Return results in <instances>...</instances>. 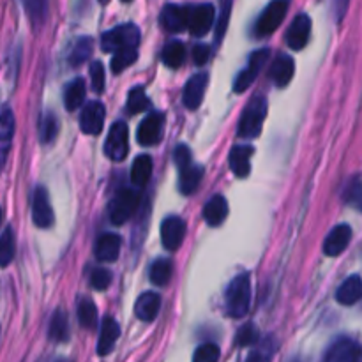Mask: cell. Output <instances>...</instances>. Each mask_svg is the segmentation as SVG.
<instances>
[{"instance_id":"6da1fadb","label":"cell","mask_w":362,"mask_h":362,"mask_svg":"<svg viewBox=\"0 0 362 362\" xmlns=\"http://www.w3.org/2000/svg\"><path fill=\"white\" fill-rule=\"evenodd\" d=\"M251 303V281L250 274L244 272V274L235 276L232 279V283L226 288L225 296V306L226 313L232 318H243L244 315L250 310Z\"/></svg>"},{"instance_id":"7a4b0ae2","label":"cell","mask_w":362,"mask_h":362,"mask_svg":"<svg viewBox=\"0 0 362 362\" xmlns=\"http://www.w3.org/2000/svg\"><path fill=\"white\" fill-rule=\"evenodd\" d=\"M265 115H267V99L264 95H257L251 99L244 108L243 117L239 120L237 133L240 138H255L260 134L264 126Z\"/></svg>"},{"instance_id":"3957f363","label":"cell","mask_w":362,"mask_h":362,"mask_svg":"<svg viewBox=\"0 0 362 362\" xmlns=\"http://www.w3.org/2000/svg\"><path fill=\"white\" fill-rule=\"evenodd\" d=\"M140 45V28L133 23L119 25L112 30L105 32L101 37V48L105 52H120L127 48H138Z\"/></svg>"},{"instance_id":"277c9868","label":"cell","mask_w":362,"mask_h":362,"mask_svg":"<svg viewBox=\"0 0 362 362\" xmlns=\"http://www.w3.org/2000/svg\"><path fill=\"white\" fill-rule=\"evenodd\" d=\"M288 6L290 0H272L265 7L264 13L260 14V18L257 20V25H255V34H257V37H267V35H271L281 25V21L285 20L286 13H288Z\"/></svg>"},{"instance_id":"5b68a950","label":"cell","mask_w":362,"mask_h":362,"mask_svg":"<svg viewBox=\"0 0 362 362\" xmlns=\"http://www.w3.org/2000/svg\"><path fill=\"white\" fill-rule=\"evenodd\" d=\"M138 202H140V197L136 191L129 189V187L120 189L110 204V221L117 226L124 225L134 214Z\"/></svg>"},{"instance_id":"8992f818","label":"cell","mask_w":362,"mask_h":362,"mask_svg":"<svg viewBox=\"0 0 362 362\" xmlns=\"http://www.w3.org/2000/svg\"><path fill=\"white\" fill-rule=\"evenodd\" d=\"M129 151V131L124 122H115L105 141V154L112 161H122Z\"/></svg>"},{"instance_id":"52a82bcc","label":"cell","mask_w":362,"mask_h":362,"mask_svg":"<svg viewBox=\"0 0 362 362\" xmlns=\"http://www.w3.org/2000/svg\"><path fill=\"white\" fill-rule=\"evenodd\" d=\"M269 55H271L269 48H262V49H258V52L251 53L247 66L244 67L243 73H240L239 76L235 78V85H233V90H235V92H246L247 88L251 87V83L257 80L258 74H260V71L264 69L265 64H267Z\"/></svg>"},{"instance_id":"ba28073f","label":"cell","mask_w":362,"mask_h":362,"mask_svg":"<svg viewBox=\"0 0 362 362\" xmlns=\"http://www.w3.org/2000/svg\"><path fill=\"white\" fill-rule=\"evenodd\" d=\"M324 362H362V346L352 338H339L324 356Z\"/></svg>"},{"instance_id":"9c48e42d","label":"cell","mask_w":362,"mask_h":362,"mask_svg":"<svg viewBox=\"0 0 362 362\" xmlns=\"http://www.w3.org/2000/svg\"><path fill=\"white\" fill-rule=\"evenodd\" d=\"M32 219L39 228H49L53 225V219H55L48 191L42 186L35 187L34 194H32Z\"/></svg>"},{"instance_id":"30bf717a","label":"cell","mask_w":362,"mask_h":362,"mask_svg":"<svg viewBox=\"0 0 362 362\" xmlns=\"http://www.w3.org/2000/svg\"><path fill=\"white\" fill-rule=\"evenodd\" d=\"M216 11L211 4H200V6L189 7V28L191 35L194 37H204L211 27L214 25Z\"/></svg>"},{"instance_id":"8fae6325","label":"cell","mask_w":362,"mask_h":362,"mask_svg":"<svg viewBox=\"0 0 362 362\" xmlns=\"http://www.w3.org/2000/svg\"><path fill=\"white\" fill-rule=\"evenodd\" d=\"M163 126H165V117L158 112H152L141 120L140 127H138V144L151 147V145L159 144L163 136Z\"/></svg>"},{"instance_id":"7c38bea8","label":"cell","mask_w":362,"mask_h":362,"mask_svg":"<svg viewBox=\"0 0 362 362\" xmlns=\"http://www.w3.org/2000/svg\"><path fill=\"white\" fill-rule=\"evenodd\" d=\"M105 105L101 101H90L83 106L80 115V129L85 134H99L105 126Z\"/></svg>"},{"instance_id":"4fadbf2b","label":"cell","mask_w":362,"mask_h":362,"mask_svg":"<svg viewBox=\"0 0 362 362\" xmlns=\"http://www.w3.org/2000/svg\"><path fill=\"white\" fill-rule=\"evenodd\" d=\"M186 237V221L179 216H168L161 225L163 246L168 251H177Z\"/></svg>"},{"instance_id":"5bb4252c","label":"cell","mask_w":362,"mask_h":362,"mask_svg":"<svg viewBox=\"0 0 362 362\" xmlns=\"http://www.w3.org/2000/svg\"><path fill=\"white\" fill-rule=\"evenodd\" d=\"M161 27L168 32H182L189 25V7L177 6V4H168L163 7L161 16Z\"/></svg>"},{"instance_id":"9a60e30c","label":"cell","mask_w":362,"mask_h":362,"mask_svg":"<svg viewBox=\"0 0 362 362\" xmlns=\"http://www.w3.org/2000/svg\"><path fill=\"white\" fill-rule=\"evenodd\" d=\"M310 34H311V18L304 13L297 14L296 20L292 21V25H290L288 30H286V45H288L292 49H296V52H299V49H303L304 46L308 45V41H310Z\"/></svg>"},{"instance_id":"2e32d148","label":"cell","mask_w":362,"mask_h":362,"mask_svg":"<svg viewBox=\"0 0 362 362\" xmlns=\"http://www.w3.org/2000/svg\"><path fill=\"white\" fill-rule=\"evenodd\" d=\"M209 76L207 73H198L194 76H191L187 80L186 87H184V105H186L187 110H197L198 106L202 105L205 95V88H207Z\"/></svg>"},{"instance_id":"e0dca14e","label":"cell","mask_w":362,"mask_h":362,"mask_svg":"<svg viewBox=\"0 0 362 362\" xmlns=\"http://www.w3.org/2000/svg\"><path fill=\"white\" fill-rule=\"evenodd\" d=\"M14 136V115L9 108L0 110V170L7 161Z\"/></svg>"},{"instance_id":"ac0fdd59","label":"cell","mask_w":362,"mask_h":362,"mask_svg":"<svg viewBox=\"0 0 362 362\" xmlns=\"http://www.w3.org/2000/svg\"><path fill=\"white\" fill-rule=\"evenodd\" d=\"M350 239H352V228L349 225H338L325 239L324 253L327 257H338L349 247Z\"/></svg>"},{"instance_id":"d6986e66","label":"cell","mask_w":362,"mask_h":362,"mask_svg":"<svg viewBox=\"0 0 362 362\" xmlns=\"http://www.w3.org/2000/svg\"><path fill=\"white\" fill-rule=\"evenodd\" d=\"M293 73H296V62H293L292 57L278 55L274 62H272L269 76L274 81L276 87H286L293 78Z\"/></svg>"},{"instance_id":"ffe728a7","label":"cell","mask_w":362,"mask_h":362,"mask_svg":"<svg viewBox=\"0 0 362 362\" xmlns=\"http://www.w3.org/2000/svg\"><path fill=\"white\" fill-rule=\"evenodd\" d=\"M161 310V297L156 292H145L138 297L134 304V313L141 322H152L158 318Z\"/></svg>"},{"instance_id":"44dd1931","label":"cell","mask_w":362,"mask_h":362,"mask_svg":"<svg viewBox=\"0 0 362 362\" xmlns=\"http://www.w3.org/2000/svg\"><path fill=\"white\" fill-rule=\"evenodd\" d=\"M94 253L99 262H105V264L115 262L120 253V237L115 233H103L95 243Z\"/></svg>"},{"instance_id":"7402d4cb","label":"cell","mask_w":362,"mask_h":362,"mask_svg":"<svg viewBox=\"0 0 362 362\" xmlns=\"http://www.w3.org/2000/svg\"><path fill=\"white\" fill-rule=\"evenodd\" d=\"M120 336V327L113 318L106 317L101 324V334H99V341H98V354L101 357L108 356L110 352L115 346L117 339Z\"/></svg>"},{"instance_id":"603a6c76","label":"cell","mask_w":362,"mask_h":362,"mask_svg":"<svg viewBox=\"0 0 362 362\" xmlns=\"http://www.w3.org/2000/svg\"><path fill=\"white\" fill-rule=\"evenodd\" d=\"M251 154H253V147L251 145H237L230 151V168L237 177H247L251 170Z\"/></svg>"},{"instance_id":"cb8c5ba5","label":"cell","mask_w":362,"mask_h":362,"mask_svg":"<svg viewBox=\"0 0 362 362\" xmlns=\"http://www.w3.org/2000/svg\"><path fill=\"white\" fill-rule=\"evenodd\" d=\"M362 299V279L361 276H350L336 292V300L343 306H352Z\"/></svg>"},{"instance_id":"d4e9b609","label":"cell","mask_w":362,"mask_h":362,"mask_svg":"<svg viewBox=\"0 0 362 362\" xmlns=\"http://www.w3.org/2000/svg\"><path fill=\"white\" fill-rule=\"evenodd\" d=\"M226 216H228V202L221 194H216L205 204L204 219L209 226H219L225 221Z\"/></svg>"},{"instance_id":"484cf974","label":"cell","mask_w":362,"mask_h":362,"mask_svg":"<svg viewBox=\"0 0 362 362\" xmlns=\"http://www.w3.org/2000/svg\"><path fill=\"white\" fill-rule=\"evenodd\" d=\"M85 94H87V87H85V81L81 78L71 81L64 92V106H66L67 112H76L83 105Z\"/></svg>"},{"instance_id":"4316f807","label":"cell","mask_w":362,"mask_h":362,"mask_svg":"<svg viewBox=\"0 0 362 362\" xmlns=\"http://www.w3.org/2000/svg\"><path fill=\"white\" fill-rule=\"evenodd\" d=\"M179 172H180V179H179L180 191H182L186 197H189V194L194 193V191H197V187L200 186V180H202V177H204V168L191 163L189 166L179 170Z\"/></svg>"},{"instance_id":"83f0119b","label":"cell","mask_w":362,"mask_h":362,"mask_svg":"<svg viewBox=\"0 0 362 362\" xmlns=\"http://www.w3.org/2000/svg\"><path fill=\"white\" fill-rule=\"evenodd\" d=\"M48 336L55 343H64L69 339V324H67V317L64 311L59 310L53 313L52 320H49Z\"/></svg>"},{"instance_id":"f1b7e54d","label":"cell","mask_w":362,"mask_h":362,"mask_svg":"<svg viewBox=\"0 0 362 362\" xmlns=\"http://www.w3.org/2000/svg\"><path fill=\"white\" fill-rule=\"evenodd\" d=\"M152 175V159L151 156L144 154L134 159L133 168H131V180L134 186H145Z\"/></svg>"},{"instance_id":"f546056e","label":"cell","mask_w":362,"mask_h":362,"mask_svg":"<svg viewBox=\"0 0 362 362\" xmlns=\"http://www.w3.org/2000/svg\"><path fill=\"white\" fill-rule=\"evenodd\" d=\"M186 60V46L180 41H170L168 45L163 48V62L172 69L180 67Z\"/></svg>"},{"instance_id":"4dcf8cb0","label":"cell","mask_w":362,"mask_h":362,"mask_svg":"<svg viewBox=\"0 0 362 362\" xmlns=\"http://www.w3.org/2000/svg\"><path fill=\"white\" fill-rule=\"evenodd\" d=\"M59 134V119L52 112H46L39 120V140L41 144H52Z\"/></svg>"},{"instance_id":"1f68e13d","label":"cell","mask_w":362,"mask_h":362,"mask_svg":"<svg viewBox=\"0 0 362 362\" xmlns=\"http://www.w3.org/2000/svg\"><path fill=\"white\" fill-rule=\"evenodd\" d=\"M78 322L85 329L95 327V322H98V308H95L94 300L88 299V297H83L78 303Z\"/></svg>"},{"instance_id":"d6a6232c","label":"cell","mask_w":362,"mask_h":362,"mask_svg":"<svg viewBox=\"0 0 362 362\" xmlns=\"http://www.w3.org/2000/svg\"><path fill=\"white\" fill-rule=\"evenodd\" d=\"M172 272H173V267H172V262L166 260V258H158V260L152 264L151 267V281L154 283V285L158 286H165L166 283L172 279Z\"/></svg>"},{"instance_id":"836d02e7","label":"cell","mask_w":362,"mask_h":362,"mask_svg":"<svg viewBox=\"0 0 362 362\" xmlns=\"http://www.w3.org/2000/svg\"><path fill=\"white\" fill-rule=\"evenodd\" d=\"M14 250H16V246H14V233L7 226L2 235H0V267H7L13 262Z\"/></svg>"},{"instance_id":"e575fe53","label":"cell","mask_w":362,"mask_h":362,"mask_svg":"<svg viewBox=\"0 0 362 362\" xmlns=\"http://www.w3.org/2000/svg\"><path fill=\"white\" fill-rule=\"evenodd\" d=\"M136 59H138V48H127V49H120V52L113 53V60H112L113 73L115 74L122 73L126 67H129L131 64L136 62Z\"/></svg>"},{"instance_id":"d590c367","label":"cell","mask_w":362,"mask_h":362,"mask_svg":"<svg viewBox=\"0 0 362 362\" xmlns=\"http://www.w3.org/2000/svg\"><path fill=\"white\" fill-rule=\"evenodd\" d=\"M151 106V101H148L147 94H145L144 87H134L133 90L129 92V98H127V112L129 113H141Z\"/></svg>"},{"instance_id":"8d00e7d4","label":"cell","mask_w":362,"mask_h":362,"mask_svg":"<svg viewBox=\"0 0 362 362\" xmlns=\"http://www.w3.org/2000/svg\"><path fill=\"white\" fill-rule=\"evenodd\" d=\"M90 53H92V39L90 37L78 39V42L74 45L73 52H71V57H69L71 66L74 67L81 66V64L90 57Z\"/></svg>"},{"instance_id":"74e56055","label":"cell","mask_w":362,"mask_h":362,"mask_svg":"<svg viewBox=\"0 0 362 362\" xmlns=\"http://www.w3.org/2000/svg\"><path fill=\"white\" fill-rule=\"evenodd\" d=\"M276 352V341L272 338L265 339L262 345H258V349L247 357L246 362H272Z\"/></svg>"},{"instance_id":"f35d334b","label":"cell","mask_w":362,"mask_h":362,"mask_svg":"<svg viewBox=\"0 0 362 362\" xmlns=\"http://www.w3.org/2000/svg\"><path fill=\"white\" fill-rule=\"evenodd\" d=\"M221 350L214 343H204L197 349L193 356V362H218Z\"/></svg>"},{"instance_id":"ab89813d","label":"cell","mask_w":362,"mask_h":362,"mask_svg":"<svg viewBox=\"0 0 362 362\" xmlns=\"http://www.w3.org/2000/svg\"><path fill=\"white\" fill-rule=\"evenodd\" d=\"M25 9L30 16L32 23L39 25L45 21L46 16V0H25Z\"/></svg>"},{"instance_id":"60d3db41","label":"cell","mask_w":362,"mask_h":362,"mask_svg":"<svg viewBox=\"0 0 362 362\" xmlns=\"http://www.w3.org/2000/svg\"><path fill=\"white\" fill-rule=\"evenodd\" d=\"M258 338H260V334H258V329L255 327L253 324H247V325H244L239 332H237V345L239 346L257 345Z\"/></svg>"},{"instance_id":"b9f144b4","label":"cell","mask_w":362,"mask_h":362,"mask_svg":"<svg viewBox=\"0 0 362 362\" xmlns=\"http://www.w3.org/2000/svg\"><path fill=\"white\" fill-rule=\"evenodd\" d=\"M230 11H232V0H223L221 14H219L218 25H216V42H221L223 35H225L226 27H228Z\"/></svg>"},{"instance_id":"7bdbcfd3","label":"cell","mask_w":362,"mask_h":362,"mask_svg":"<svg viewBox=\"0 0 362 362\" xmlns=\"http://www.w3.org/2000/svg\"><path fill=\"white\" fill-rule=\"evenodd\" d=\"M90 80H92V88H94L95 94H101V92L105 90V69H103L101 62H92Z\"/></svg>"},{"instance_id":"ee69618b","label":"cell","mask_w":362,"mask_h":362,"mask_svg":"<svg viewBox=\"0 0 362 362\" xmlns=\"http://www.w3.org/2000/svg\"><path fill=\"white\" fill-rule=\"evenodd\" d=\"M112 283V274L108 269H95L90 276V285L95 290H106Z\"/></svg>"},{"instance_id":"f6af8a7d","label":"cell","mask_w":362,"mask_h":362,"mask_svg":"<svg viewBox=\"0 0 362 362\" xmlns=\"http://www.w3.org/2000/svg\"><path fill=\"white\" fill-rule=\"evenodd\" d=\"M173 161H175L177 168H179V170L189 166L191 165L189 147H187V145H179V147L175 148V152H173Z\"/></svg>"},{"instance_id":"bcb514c9","label":"cell","mask_w":362,"mask_h":362,"mask_svg":"<svg viewBox=\"0 0 362 362\" xmlns=\"http://www.w3.org/2000/svg\"><path fill=\"white\" fill-rule=\"evenodd\" d=\"M193 59L197 66H205L211 59V46L207 45H197L193 49Z\"/></svg>"},{"instance_id":"7dc6e473","label":"cell","mask_w":362,"mask_h":362,"mask_svg":"<svg viewBox=\"0 0 362 362\" xmlns=\"http://www.w3.org/2000/svg\"><path fill=\"white\" fill-rule=\"evenodd\" d=\"M332 4V13H334L336 20H341L343 14H345L346 6H349V0H331Z\"/></svg>"},{"instance_id":"c3c4849f","label":"cell","mask_w":362,"mask_h":362,"mask_svg":"<svg viewBox=\"0 0 362 362\" xmlns=\"http://www.w3.org/2000/svg\"><path fill=\"white\" fill-rule=\"evenodd\" d=\"M57 362H71V361H67V359H59Z\"/></svg>"},{"instance_id":"681fc988","label":"cell","mask_w":362,"mask_h":362,"mask_svg":"<svg viewBox=\"0 0 362 362\" xmlns=\"http://www.w3.org/2000/svg\"><path fill=\"white\" fill-rule=\"evenodd\" d=\"M359 205L362 207V197H359Z\"/></svg>"},{"instance_id":"f907efd6","label":"cell","mask_w":362,"mask_h":362,"mask_svg":"<svg viewBox=\"0 0 362 362\" xmlns=\"http://www.w3.org/2000/svg\"><path fill=\"white\" fill-rule=\"evenodd\" d=\"M0 223H2V211H0Z\"/></svg>"},{"instance_id":"816d5d0a","label":"cell","mask_w":362,"mask_h":362,"mask_svg":"<svg viewBox=\"0 0 362 362\" xmlns=\"http://www.w3.org/2000/svg\"><path fill=\"white\" fill-rule=\"evenodd\" d=\"M99 2H103V4H105V2H108V0H99Z\"/></svg>"},{"instance_id":"f5cc1de1","label":"cell","mask_w":362,"mask_h":362,"mask_svg":"<svg viewBox=\"0 0 362 362\" xmlns=\"http://www.w3.org/2000/svg\"><path fill=\"white\" fill-rule=\"evenodd\" d=\"M124 2H131V0H124Z\"/></svg>"}]
</instances>
